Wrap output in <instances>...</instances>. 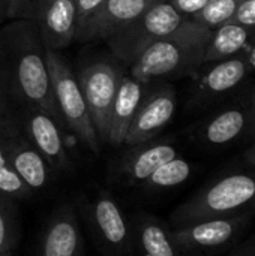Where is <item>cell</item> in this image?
I'll use <instances>...</instances> for the list:
<instances>
[{"label":"cell","instance_id":"cell-1","mask_svg":"<svg viewBox=\"0 0 255 256\" xmlns=\"http://www.w3.org/2000/svg\"><path fill=\"white\" fill-rule=\"evenodd\" d=\"M210 38V28L180 14L168 0H161L113 34L108 44L119 58L132 63L147 45L159 39L185 40L206 46Z\"/></svg>","mask_w":255,"mask_h":256},{"label":"cell","instance_id":"cell-2","mask_svg":"<svg viewBox=\"0 0 255 256\" xmlns=\"http://www.w3.org/2000/svg\"><path fill=\"white\" fill-rule=\"evenodd\" d=\"M242 213H255V170L225 174L207 183L174 210L171 222L174 226H182Z\"/></svg>","mask_w":255,"mask_h":256},{"label":"cell","instance_id":"cell-3","mask_svg":"<svg viewBox=\"0 0 255 256\" xmlns=\"http://www.w3.org/2000/svg\"><path fill=\"white\" fill-rule=\"evenodd\" d=\"M45 60L62 120L90 152L99 153V140L92 124L78 80L57 51L45 50Z\"/></svg>","mask_w":255,"mask_h":256},{"label":"cell","instance_id":"cell-4","mask_svg":"<svg viewBox=\"0 0 255 256\" xmlns=\"http://www.w3.org/2000/svg\"><path fill=\"white\" fill-rule=\"evenodd\" d=\"M252 214L203 219L174 226L171 237L183 256H213L231 249L249 226Z\"/></svg>","mask_w":255,"mask_h":256},{"label":"cell","instance_id":"cell-5","mask_svg":"<svg viewBox=\"0 0 255 256\" xmlns=\"http://www.w3.org/2000/svg\"><path fill=\"white\" fill-rule=\"evenodd\" d=\"M204 48L203 45L185 40H155L132 62L131 75L141 84H147L156 78L194 72L203 64Z\"/></svg>","mask_w":255,"mask_h":256},{"label":"cell","instance_id":"cell-6","mask_svg":"<svg viewBox=\"0 0 255 256\" xmlns=\"http://www.w3.org/2000/svg\"><path fill=\"white\" fill-rule=\"evenodd\" d=\"M15 82L21 98L33 108L47 112L59 124L63 122L54 99L45 51L36 45L21 48L15 60Z\"/></svg>","mask_w":255,"mask_h":256},{"label":"cell","instance_id":"cell-7","mask_svg":"<svg viewBox=\"0 0 255 256\" xmlns=\"http://www.w3.org/2000/svg\"><path fill=\"white\" fill-rule=\"evenodd\" d=\"M119 80V70L105 62L92 63L78 75V82L99 142H108L110 114Z\"/></svg>","mask_w":255,"mask_h":256},{"label":"cell","instance_id":"cell-8","mask_svg":"<svg viewBox=\"0 0 255 256\" xmlns=\"http://www.w3.org/2000/svg\"><path fill=\"white\" fill-rule=\"evenodd\" d=\"M176 111V94L170 87L159 88L147 99H143L131 126L126 132L123 144L140 146L152 140L173 118Z\"/></svg>","mask_w":255,"mask_h":256},{"label":"cell","instance_id":"cell-9","mask_svg":"<svg viewBox=\"0 0 255 256\" xmlns=\"http://www.w3.org/2000/svg\"><path fill=\"white\" fill-rule=\"evenodd\" d=\"M156 2L161 0H105L99 12L84 26L77 39L108 40Z\"/></svg>","mask_w":255,"mask_h":256},{"label":"cell","instance_id":"cell-10","mask_svg":"<svg viewBox=\"0 0 255 256\" xmlns=\"http://www.w3.org/2000/svg\"><path fill=\"white\" fill-rule=\"evenodd\" d=\"M45 50L66 48L77 34L75 0H45L36 16Z\"/></svg>","mask_w":255,"mask_h":256},{"label":"cell","instance_id":"cell-11","mask_svg":"<svg viewBox=\"0 0 255 256\" xmlns=\"http://www.w3.org/2000/svg\"><path fill=\"white\" fill-rule=\"evenodd\" d=\"M39 256H84L83 236L71 206L59 207L50 218Z\"/></svg>","mask_w":255,"mask_h":256},{"label":"cell","instance_id":"cell-12","mask_svg":"<svg viewBox=\"0 0 255 256\" xmlns=\"http://www.w3.org/2000/svg\"><path fill=\"white\" fill-rule=\"evenodd\" d=\"M26 132L30 144L56 170L69 168V158L65 148L59 123L47 112L32 108L26 118Z\"/></svg>","mask_w":255,"mask_h":256},{"label":"cell","instance_id":"cell-13","mask_svg":"<svg viewBox=\"0 0 255 256\" xmlns=\"http://www.w3.org/2000/svg\"><path fill=\"white\" fill-rule=\"evenodd\" d=\"M210 64L212 66L200 75L195 84L197 99L200 102H212L228 94L237 88L251 72L245 56H236Z\"/></svg>","mask_w":255,"mask_h":256},{"label":"cell","instance_id":"cell-14","mask_svg":"<svg viewBox=\"0 0 255 256\" xmlns=\"http://www.w3.org/2000/svg\"><path fill=\"white\" fill-rule=\"evenodd\" d=\"M144 99L143 84L134 76H122L117 84L116 96L110 114V132L108 142L120 146L125 141L126 132L135 117L141 102Z\"/></svg>","mask_w":255,"mask_h":256},{"label":"cell","instance_id":"cell-15","mask_svg":"<svg viewBox=\"0 0 255 256\" xmlns=\"http://www.w3.org/2000/svg\"><path fill=\"white\" fill-rule=\"evenodd\" d=\"M249 112L243 105L225 108L212 116L198 130L200 140L209 147H227L248 135Z\"/></svg>","mask_w":255,"mask_h":256},{"label":"cell","instance_id":"cell-16","mask_svg":"<svg viewBox=\"0 0 255 256\" xmlns=\"http://www.w3.org/2000/svg\"><path fill=\"white\" fill-rule=\"evenodd\" d=\"M255 45V30L236 21H228L212 30L204 48L203 63H216L236 56H245Z\"/></svg>","mask_w":255,"mask_h":256},{"label":"cell","instance_id":"cell-17","mask_svg":"<svg viewBox=\"0 0 255 256\" xmlns=\"http://www.w3.org/2000/svg\"><path fill=\"white\" fill-rule=\"evenodd\" d=\"M92 220L102 243L116 250L125 252L129 246V230L126 219L110 195H99L92 207Z\"/></svg>","mask_w":255,"mask_h":256},{"label":"cell","instance_id":"cell-18","mask_svg":"<svg viewBox=\"0 0 255 256\" xmlns=\"http://www.w3.org/2000/svg\"><path fill=\"white\" fill-rule=\"evenodd\" d=\"M6 146L8 162L21 180L32 189H42L48 182V162L30 144V141H11Z\"/></svg>","mask_w":255,"mask_h":256},{"label":"cell","instance_id":"cell-19","mask_svg":"<svg viewBox=\"0 0 255 256\" xmlns=\"http://www.w3.org/2000/svg\"><path fill=\"white\" fill-rule=\"evenodd\" d=\"M177 150L168 142H159L150 147L140 148L132 153L123 164V172L131 182L144 183L161 165L174 159Z\"/></svg>","mask_w":255,"mask_h":256},{"label":"cell","instance_id":"cell-20","mask_svg":"<svg viewBox=\"0 0 255 256\" xmlns=\"http://www.w3.org/2000/svg\"><path fill=\"white\" fill-rule=\"evenodd\" d=\"M138 240L144 256H183L171 237V231L155 218L144 216L140 220Z\"/></svg>","mask_w":255,"mask_h":256},{"label":"cell","instance_id":"cell-21","mask_svg":"<svg viewBox=\"0 0 255 256\" xmlns=\"http://www.w3.org/2000/svg\"><path fill=\"white\" fill-rule=\"evenodd\" d=\"M192 174L191 164L176 156L174 159L161 165L144 183L150 189H171L176 186L183 184Z\"/></svg>","mask_w":255,"mask_h":256},{"label":"cell","instance_id":"cell-22","mask_svg":"<svg viewBox=\"0 0 255 256\" xmlns=\"http://www.w3.org/2000/svg\"><path fill=\"white\" fill-rule=\"evenodd\" d=\"M245 2L246 0H210V3L201 12L192 16V20L210 30H215L219 26L231 21L237 9Z\"/></svg>","mask_w":255,"mask_h":256},{"label":"cell","instance_id":"cell-23","mask_svg":"<svg viewBox=\"0 0 255 256\" xmlns=\"http://www.w3.org/2000/svg\"><path fill=\"white\" fill-rule=\"evenodd\" d=\"M30 192L32 189L21 180L9 164L0 165V195L8 198H21L30 195Z\"/></svg>","mask_w":255,"mask_h":256},{"label":"cell","instance_id":"cell-24","mask_svg":"<svg viewBox=\"0 0 255 256\" xmlns=\"http://www.w3.org/2000/svg\"><path fill=\"white\" fill-rule=\"evenodd\" d=\"M15 240L12 206L8 196L0 195V254H11Z\"/></svg>","mask_w":255,"mask_h":256},{"label":"cell","instance_id":"cell-25","mask_svg":"<svg viewBox=\"0 0 255 256\" xmlns=\"http://www.w3.org/2000/svg\"><path fill=\"white\" fill-rule=\"evenodd\" d=\"M45 0H9L6 16L14 20H36Z\"/></svg>","mask_w":255,"mask_h":256},{"label":"cell","instance_id":"cell-26","mask_svg":"<svg viewBox=\"0 0 255 256\" xmlns=\"http://www.w3.org/2000/svg\"><path fill=\"white\" fill-rule=\"evenodd\" d=\"M105 0H75L77 6V36L84 28V26L99 12Z\"/></svg>","mask_w":255,"mask_h":256},{"label":"cell","instance_id":"cell-27","mask_svg":"<svg viewBox=\"0 0 255 256\" xmlns=\"http://www.w3.org/2000/svg\"><path fill=\"white\" fill-rule=\"evenodd\" d=\"M168 2L180 14H183L185 16H189V18H192L194 15L201 12L210 3V0H168Z\"/></svg>","mask_w":255,"mask_h":256},{"label":"cell","instance_id":"cell-28","mask_svg":"<svg viewBox=\"0 0 255 256\" xmlns=\"http://www.w3.org/2000/svg\"><path fill=\"white\" fill-rule=\"evenodd\" d=\"M239 24H243L255 30V0H246L234 14L233 20Z\"/></svg>","mask_w":255,"mask_h":256},{"label":"cell","instance_id":"cell-29","mask_svg":"<svg viewBox=\"0 0 255 256\" xmlns=\"http://www.w3.org/2000/svg\"><path fill=\"white\" fill-rule=\"evenodd\" d=\"M228 256H255V232L245 240H239L231 249Z\"/></svg>","mask_w":255,"mask_h":256},{"label":"cell","instance_id":"cell-30","mask_svg":"<svg viewBox=\"0 0 255 256\" xmlns=\"http://www.w3.org/2000/svg\"><path fill=\"white\" fill-rule=\"evenodd\" d=\"M246 108H248V112H249V132H248V135L254 136L255 135V90H254V93L251 94V99H249V102H248Z\"/></svg>","mask_w":255,"mask_h":256},{"label":"cell","instance_id":"cell-31","mask_svg":"<svg viewBox=\"0 0 255 256\" xmlns=\"http://www.w3.org/2000/svg\"><path fill=\"white\" fill-rule=\"evenodd\" d=\"M243 160H245V164L246 165H249V166H252L255 168V142L245 152V154H243Z\"/></svg>","mask_w":255,"mask_h":256},{"label":"cell","instance_id":"cell-32","mask_svg":"<svg viewBox=\"0 0 255 256\" xmlns=\"http://www.w3.org/2000/svg\"><path fill=\"white\" fill-rule=\"evenodd\" d=\"M246 60H248V64L251 68V72H255V45L245 54Z\"/></svg>","mask_w":255,"mask_h":256},{"label":"cell","instance_id":"cell-33","mask_svg":"<svg viewBox=\"0 0 255 256\" xmlns=\"http://www.w3.org/2000/svg\"><path fill=\"white\" fill-rule=\"evenodd\" d=\"M8 162V153H6V146L0 144V165H6Z\"/></svg>","mask_w":255,"mask_h":256},{"label":"cell","instance_id":"cell-34","mask_svg":"<svg viewBox=\"0 0 255 256\" xmlns=\"http://www.w3.org/2000/svg\"><path fill=\"white\" fill-rule=\"evenodd\" d=\"M8 3H9V0H0V20H3L6 16Z\"/></svg>","mask_w":255,"mask_h":256},{"label":"cell","instance_id":"cell-35","mask_svg":"<svg viewBox=\"0 0 255 256\" xmlns=\"http://www.w3.org/2000/svg\"><path fill=\"white\" fill-rule=\"evenodd\" d=\"M2 88H0V116H2V108H3V104H2Z\"/></svg>","mask_w":255,"mask_h":256},{"label":"cell","instance_id":"cell-36","mask_svg":"<svg viewBox=\"0 0 255 256\" xmlns=\"http://www.w3.org/2000/svg\"><path fill=\"white\" fill-rule=\"evenodd\" d=\"M0 256H11V254H0Z\"/></svg>","mask_w":255,"mask_h":256},{"label":"cell","instance_id":"cell-37","mask_svg":"<svg viewBox=\"0 0 255 256\" xmlns=\"http://www.w3.org/2000/svg\"><path fill=\"white\" fill-rule=\"evenodd\" d=\"M254 170H255V168H254Z\"/></svg>","mask_w":255,"mask_h":256}]
</instances>
